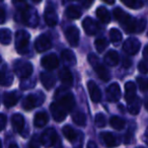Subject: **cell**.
Listing matches in <instances>:
<instances>
[{
	"label": "cell",
	"instance_id": "9f6ffc18",
	"mask_svg": "<svg viewBox=\"0 0 148 148\" xmlns=\"http://www.w3.org/2000/svg\"><path fill=\"white\" fill-rule=\"evenodd\" d=\"M136 148H145V147H142V146H139V147H136Z\"/></svg>",
	"mask_w": 148,
	"mask_h": 148
},
{
	"label": "cell",
	"instance_id": "f35d334b",
	"mask_svg": "<svg viewBox=\"0 0 148 148\" xmlns=\"http://www.w3.org/2000/svg\"><path fill=\"white\" fill-rule=\"evenodd\" d=\"M12 3L13 5L15 6V8L21 12V11L25 10L29 7V4L27 3L25 0H12Z\"/></svg>",
	"mask_w": 148,
	"mask_h": 148
},
{
	"label": "cell",
	"instance_id": "74e56055",
	"mask_svg": "<svg viewBox=\"0 0 148 148\" xmlns=\"http://www.w3.org/2000/svg\"><path fill=\"white\" fill-rule=\"evenodd\" d=\"M95 123L97 125V127L99 128H103L106 125H107V119H106L105 115L103 114H97L95 116Z\"/></svg>",
	"mask_w": 148,
	"mask_h": 148
},
{
	"label": "cell",
	"instance_id": "7a4b0ae2",
	"mask_svg": "<svg viewBox=\"0 0 148 148\" xmlns=\"http://www.w3.org/2000/svg\"><path fill=\"white\" fill-rule=\"evenodd\" d=\"M56 103H59L61 107L66 110V112H71L75 107V99L74 95L70 91L64 90L63 88H59L55 93Z\"/></svg>",
	"mask_w": 148,
	"mask_h": 148
},
{
	"label": "cell",
	"instance_id": "7c38bea8",
	"mask_svg": "<svg viewBox=\"0 0 148 148\" xmlns=\"http://www.w3.org/2000/svg\"><path fill=\"white\" fill-rule=\"evenodd\" d=\"M44 17H45V21L49 27H55L58 23V14L56 12L55 8L53 5L48 4L45 9V13H44Z\"/></svg>",
	"mask_w": 148,
	"mask_h": 148
},
{
	"label": "cell",
	"instance_id": "44dd1931",
	"mask_svg": "<svg viewBox=\"0 0 148 148\" xmlns=\"http://www.w3.org/2000/svg\"><path fill=\"white\" fill-rule=\"evenodd\" d=\"M59 78H60V80H61V82L67 87L71 86L72 83H73V76H72V73L67 67H64L60 70Z\"/></svg>",
	"mask_w": 148,
	"mask_h": 148
},
{
	"label": "cell",
	"instance_id": "7dc6e473",
	"mask_svg": "<svg viewBox=\"0 0 148 148\" xmlns=\"http://www.w3.org/2000/svg\"><path fill=\"white\" fill-rule=\"evenodd\" d=\"M143 57L148 61V45L146 46V47L144 48V50H143Z\"/></svg>",
	"mask_w": 148,
	"mask_h": 148
},
{
	"label": "cell",
	"instance_id": "f907efd6",
	"mask_svg": "<svg viewBox=\"0 0 148 148\" xmlns=\"http://www.w3.org/2000/svg\"><path fill=\"white\" fill-rule=\"evenodd\" d=\"M103 1H105L108 4H114V2H115V0H103Z\"/></svg>",
	"mask_w": 148,
	"mask_h": 148
},
{
	"label": "cell",
	"instance_id": "ba28073f",
	"mask_svg": "<svg viewBox=\"0 0 148 148\" xmlns=\"http://www.w3.org/2000/svg\"><path fill=\"white\" fill-rule=\"evenodd\" d=\"M40 140H41V144L44 145V147H53L56 144V142L58 141V134L55 130L50 128V129H47L46 131H44Z\"/></svg>",
	"mask_w": 148,
	"mask_h": 148
},
{
	"label": "cell",
	"instance_id": "d6a6232c",
	"mask_svg": "<svg viewBox=\"0 0 148 148\" xmlns=\"http://www.w3.org/2000/svg\"><path fill=\"white\" fill-rule=\"evenodd\" d=\"M125 121L120 117H112L110 120V125L115 130H123L125 128Z\"/></svg>",
	"mask_w": 148,
	"mask_h": 148
},
{
	"label": "cell",
	"instance_id": "4dcf8cb0",
	"mask_svg": "<svg viewBox=\"0 0 148 148\" xmlns=\"http://www.w3.org/2000/svg\"><path fill=\"white\" fill-rule=\"evenodd\" d=\"M13 76L12 74H10L7 71H0V85L1 86H9L12 84Z\"/></svg>",
	"mask_w": 148,
	"mask_h": 148
},
{
	"label": "cell",
	"instance_id": "11a10c76",
	"mask_svg": "<svg viewBox=\"0 0 148 148\" xmlns=\"http://www.w3.org/2000/svg\"><path fill=\"white\" fill-rule=\"evenodd\" d=\"M0 148H2V143H1V140H0Z\"/></svg>",
	"mask_w": 148,
	"mask_h": 148
},
{
	"label": "cell",
	"instance_id": "9a60e30c",
	"mask_svg": "<svg viewBox=\"0 0 148 148\" xmlns=\"http://www.w3.org/2000/svg\"><path fill=\"white\" fill-rule=\"evenodd\" d=\"M82 27L85 33L88 36H95L99 33V25L95 19L90 18V17H85L84 21H82Z\"/></svg>",
	"mask_w": 148,
	"mask_h": 148
},
{
	"label": "cell",
	"instance_id": "f1b7e54d",
	"mask_svg": "<svg viewBox=\"0 0 148 148\" xmlns=\"http://www.w3.org/2000/svg\"><path fill=\"white\" fill-rule=\"evenodd\" d=\"M66 15L69 17L70 19H78L82 15V11L78 6L75 5H70L66 9Z\"/></svg>",
	"mask_w": 148,
	"mask_h": 148
},
{
	"label": "cell",
	"instance_id": "ffe728a7",
	"mask_svg": "<svg viewBox=\"0 0 148 148\" xmlns=\"http://www.w3.org/2000/svg\"><path fill=\"white\" fill-rule=\"evenodd\" d=\"M40 78H41V82L43 84V86L48 90H50L52 87H54V85L56 83V77L52 73H49V72H43L41 74Z\"/></svg>",
	"mask_w": 148,
	"mask_h": 148
},
{
	"label": "cell",
	"instance_id": "8fae6325",
	"mask_svg": "<svg viewBox=\"0 0 148 148\" xmlns=\"http://www.w3.org/2000/svg\"><path fill=\"white\" fill-rule=\"evenodd\" d=\"M50 111L53 116V119L57 122H63L66 119V116H67V112L64 109L63 107L59 105L58 103H53L50 106Z\"/></svg>",
	"mask_w": 148,
	"mask_h": 148
},
{
	"label": "cell",
	"instance_id": "30bf717a",
	"mask_svg": "<svg viewBox=\"0 0 148 148\" xmlns=\"http://www.w3.org/2000/svg\"><path fill=\"white\" fill-rule=\"evenodd\" d=\"M101 139L103 141V145L108 148L117 147L121 143L120 138L115 136L113 133H110V132H103V133H101Z\"/></svg>",
	"mask_w": 148,
	"mask_h": 148
},
{
	"label": "cell",
	"instance_id": "9c48e42d",
	"mask_svg": "<svg viewBox=\"0 0 148 148\" xmlns=\"http://www.w3.org/2000/svg\"><path fill=\"white\" fill-rule=\"evenodd\" d=\"M141 48V43L136 38H129L123 44V50L129 55H136Z\"/></svg>",
	"mask_w": 148,
	"mask_h": 148
},
{
	"label": "cell",
	"instance_id": "7402d4cb",
	"mask_svg": "<svg viewBox=\"0 0 148 148\" xmlns=\"http://www.w3.org/2000/svg\"><path fill=\"white\" fill-rule=\"evenodd\" d=\"M136 84L133 81H128L125 84V99L127 101V103L129 101H133L137 95H136Z\"/></svg>",
	"mask_w": 148,
	"mask_h": 148
},
{
	"label": "cell",
	"instance_id": "d4e9b609",
	"mask_svg": "<svg viewBox=\"0 0 148 148\" xmlns=\"http://www.w3.org/2000/svg\"><path fill=\"white\" fill-rule=\"evenodd\" d=\"M103 60H105V63L107 64L108 66H110V67H115V66H117L118 63H119V60H120L119 54L116 51H114V50H112V51H109L106 54Z\"/></svg>",
	"mask_w": 148,
	"mask_h": 148
},
{
	"label": "cell",
	"instance_id": "8d00e7d4",
	"mask_svg": "<svg viewBox=\"0 0 148 148\" xmlns=\"http://www.w3.org/2000/svg\"><path fill=\"white\" fill-rule=\"evenodd\" d=\"M121 1L129 8L139 9L143 6V2L141 0H121Z\"/></svg>",
	"mask_w": 148,
	"mask_h": 148
},
{
	"label": "cell",
	"instance_id": "ac0fdd59",
	"mask_svg": "<svg viewBox=\"0 0 148 148\" xmlns=\"http://www.w3.org/2000/svg\"><path fill=\"white\" fill-rule=\"evenodd\" d=\"M121 97V88L118 83H112L107 89V99L109 101L116 103Z\"/></svg>",
	"mask_w": 148,
	"mask_h": 148
},
{
	"label": "cell",
	"instance_id": "5bb4252c",
	"mask_svg": "<svg viewBox=\"0 0 148 148\" xmlns=\"http://www.w3.org/2000/svg\"><path fill=\"white\" fill-rule=\"evenodd\" d=\"M51 47H52L51 40L46 35H41L40 37L37 38V40L35 42V49L39 53H43L45 51H48Z\"/></svg>",
	"mask_w": 148,
	"mask_h": 148
},
{
	"label": "cell",
	"instance_id": "c3c4849f",
	"mask_svg": "<svg viewBox=\"0 0 148 148\" xmlns=\"http://www.w3.org/2000/svg\"><path fill=\"white\" fill-rule=\"evenodd\" d=\"M130 65H131V61L128 58H125V60H124V67L128 68L130 67Z\"/></svg>",
	"mask_w": 148,
	"mask_h": 148
},
{
	"label": "cell",
	"instance_id": "8992f818",
	"mask_svg": "<svg viewBox=\"0 0 148 148\" xmlns=\"http://www.w3.org/2000/svg\"><path fill=\"white\" fill-rule=\"evenodd\" d=\"M45 101V95L42 92L32 93L25 97L23 101V108L25 111H31L35 108L41 106Z\"/></svg>",
	"mask_w": 148,
	"mask_h": 148
},
{
	"label": "cell",
	"instance_id": "b9f144b4",
	"mask_svg": "<svg viewBox=\"0 0 148 148\" xmlns=\"http://www.w3.org/2000/svg\"><path fill=\"white\" fill-rule=\"evenodd\" d=\"M137 81H138V83H139V86L141 87L142 90H143V91L147 90V89H148V80H147V79L140 78V77H138Z\"/></svg>",
	"mask_w": 148,
	"mask_h": 148
},
{
	"label": "cell",
	"instance_id": "ab89813d",
	"mask_svg": "<svg viewBox=\"0 0 148 148\" xmlns=\"http://www.w3.org/2000/svg\"><path fill=\"white\" fill-rule=\"evenodd\" d=\"M41 146V140L38 135H34L29 143V148H40Z\"/></svg>",
	"mask_w": 148,
	"mask_h": 148
},
{
	"label": "cell",
	"instance_id": "ee69618b",
	"mask_svg": "<svg viewBox=\"0 0 148 148\" xmlns=\"http://www.w3.org/2000/svg\"><path fill=\"white\" fill-rule=\"evenodd\" d=\"M6 21V14H5V11L2 7H0V25L5 23Z\"/></svg>",
	"mask_w": 148,
	"mask_h": 148
},
{
	"label": "cell",
	"instance_id": "f6af8a7d",
	"mask_svg": "<svg viewBox=\"0 0 148 148\" xmlns=\"http://www.w3.org/2000/svg\"><path fill=\"white\" fill-rule=\"evenodd\" d=\"M80 3L82 4V6H84L85 8H88L92 5L93 3V0H79Z\"/></svg>",
	"mask_w": 148,
	"mask_h": 148
},
{
	"label": "cell",
	"instance_id": "277c9868",
	"mask_svg": "<svg viewBox=\"0 0 148 148\" xmlns=\"http://www.w3.org/2000/svg\"><path fill=\"white\" fill-rule=\"evenodd\" d=\"M31 36L27 31H18L15 34V49L18 54H25L29 49Z\"/></svg>",
	"mask_w": 148,
	"mask_h": 148
},
{
	"label": "cell",
	"instance_id": "cb8c5ba5",
	"mask_svg": "<svg viewBox=\"0 0 148 148\" xmlns=\"http://www.w3.org/2000/svg\"><path fill=\"white\" fill-rule=\"evenodd\" d=\"M61 59L66 66H74L76 64V57L71 50H64L61 53Z\"/></svg>",
	"mask_w": 148,
	"mask_h": 148
},
{
	"label": "cell",
	"instance_id": "1f68e13d",
	"mask_svg": "<svg viewBox=\"0 0 148 148\" xmlns=\"http://www.w3.org/2000/svg\"><path fill=\"white\" fill-rule=\"evenodd\" d=\"M72 120H73V122L76 125L81 126V127L85 126V123H86V117H85V115L81 111H77L75 113H73Z\"/></svg>",
	"mask_w": 148,
	"mask_h": 148
},
{
	"label": "cell",
	"instance_id": "f546056e",
	"mask_svg": "<svg viewBox=\"0 0 148 148\" xmlns=\"http://www.w3.org/2000/svg\"><path fill=\"white\" fill-rule=\"evenodd\" d=\"M141 109V99L136 97L133 101L128 103V111L131 115H138Z\"/></svg>",
	"mask_w": 148,
	"mask_h": 148
},
{
	"label": "cell",
	"instance_id": "e575fe53",
	"mask_svg": "<svg viewBox=\"0 0 148 148\" xmlns=\"http://www.w3.org/2000/svg\"><path fill=\"white\" fill-rule=\"evenodd\" d=\"M110 39H111V42L114 44V45H118L120 42L123 40V36H122L121 32L117 29H112L110 31Z\"/></svg>",
	"mask_w": 148,
	"mask_h": 148
},
{
	"label": "cell",
	"instance_id": "603a6c76",
	"mask_svg": "<svg viewBox=\"0 0 148 148\" xmlns=\"http://www.w3.org/2000/svg\"><path fill=\"white\" fill-rule=\"evenodd\" d=\"M12 127L17 133H23V130L25 128V118L21 114H14L11 118Z\"/></svg>",
	"mask_w": 148,
	"mask_h": 148
},
{
	"label": "cell",
	"instance_id": "f5cc1de1",
	"mask_svg": "<svg viewBox=\"0 0 148 148\" xmlns=\"http://www.w3.org/2000/svg\"><path fill=\"white\" fill-rule=\"evenodd\" d=\"M144 105H145L146 110L148 111V99H145V103H144Z\"/></svg>",
	"mask_w": 148,
	"mask_h": 148
},
{
	"label": "cell",
	"instance_id": "681fc988",
	"mask_svg": "<svg viewBox=\"0 0 148 148\" xmlns=\"http://www.w3.org/2000/svg\"><path fill=\"white\" fill-rule=\"evenodd\" d=\"M143 140H144V142H145V143L148 145V128H147V130H146L145 133H144V135H143Z\"/></svg>",
	"mask_w": 148,
	"mask_h": 148
},
{
	"label": "cell",
	"instance_id": "6f0895ef",
	"mask_svg": "<svg viewBox=\"0 0 148 148\" xmlns=\"http://www.w3.org/2000/svg\"><path fill=\"white\" fill-rule=\"evenodd\" d=\"M1 1H3V0H0V2H1Z\"/></svg>",
	"mask_w": 148,
	"mask_h": 148
},
{
	"label": "cell",
	"instance_id": "83f0119b",
	"mask_svg": "<svg viewBox=\"0 0 148 148\" xmlns=\"http://www.w3.org/2000/svg\"><path fill=\"white\" fill-rule=\"evenodd\" d=\"M95 14H97V18L101 21L103 23H109L111 21V15H110V12L106 7L101 6L97 9L95 11Z\"/></svg>",
	"mask_w": 148,
	"mask_h": 148
},
{
	"label": "cell",
	"instance_id": "6da1fadb",
	"mask_svg": "<svg viewBox=\"0 0 148 148\" xmlns=\"http://www.w3.org/2000/svg\"><path fill=\"white\" fill-rule=\"evenodd\" d=\"M114 17L123 27L127 33H142L145 29L147 21L145 18H134L129 13L125 12L122 8L117 7L114 9Z\"/></svg>",
	"mask_w": 148,
	"mask_h": 148
},
{
	"label": "cell",
	"instance_id": "d6986e66",
	"mask_svg": "<svg viewBox=\"0 0 148 148\" xmlns=\"http://www.w3.org/2000/svg\"><path fill=\"white\" fill-rule=\"evenodd\" d=\"M19 99H21V93L18 91H11V92L4 93L3 103L6 108H11L18 103Z\"/></svg>",
	"mask_w": 148,
	"mask_h": 148
},
{
	"label": "cell",
	"instance_id": "5b68a950",
	"mask_svg": "<svg viewBox=\"0 0 148 148\" xmlns=\"http://www.w3.org/2000/svg\"><path fill=\"white\" fill-rule=\"evenodd\" d=\"M34 71L33 65L29 62L23 60H17L14 63V73L21 79H27L32 75Z\"/></svg>",
	"mask_w": 148,
	"mask_h": 148
},
{
	"label": "cell",
	"instance_id": "836d02e7",
	"mask_svg": "<svg viewBox=\"0 0 148 148\" xmlns=\"http://www.w3.org/2000/svg\"><path fill=\"white\" fill-rule=\"evenodd\" d=\"M11 32L7 29H0V43L2 45H8L11 42Z\"/></svg>",
	"mask_w": 148,
	"mask_h": 148
},
{
	"label": "cell",
	"instance_id": "2e32d148",
	"mask_svg": "<svg viewBox=\"0 0 148 148\" xmlns=\"http://www.w3.org/2000/svg\"><path fill=\"white\" fill-rule=\"evenodd\" d=\"M41 64L45 69L53 70L59 66V59L55 54H49L42 58Z\"/></svg>",
	"mask_w": 148,
	"mask_h": 148
},
{
	"label": "cell",
	"instance_id": "4316f807",
	"mask_svg": "<svg viewBox=\"0 0 148 148\" xmlns=\"http://www.w3.org/2000/svg\"><path fill=\"white\" fill-rule=\"evenodd\" d=\"M49 121V117L45 112H39L36 114L34 118V124L37 128H42L46 125Z\"/></svg>",
	"mask_w": 148,
	"mask_h": 148
},
{
	"label": "cell",
	"instance_id": "484cf974",
	"mask_svg": "<svg viewBox=\"0 0 148 148\" xmlns=\"http://www.w3.org/2000/svg\"><path fill=\"white\" fill-rule=\"evenodd\" d=\"M62 132H63V135L65 136V138L71 143H75V142L78 140V134L76 133V131L73 129L70 126H65L62 129Z\"/></svg>",
	"mask_w": 148,
	"mask_h": 148
},
{
	"label": "cell",
	"instance_id": "e0dca14e",
	"mask_svg": "<svg viewBox=\"0 0 148 148\" xmlns=\"http://www.w3.org/2000/svg\"><path fill=\"white\" fill-rule=\"evenodd\" d=\"M87 89H88L89 97H90L91 101H92L95 103H99L101 99V89H99V87L97 86V83L92 80L88 81V82H87Z\"/></svg>",
	"mask_w": 148,
	"mask_h": 148
},
{
	"label": "cell",
	"instance_id": "d590c367",
	"mask_svg": "<svg viewBox=\"0 0 148 148\" xmlns=\"http://www.w3.org/2000/svg\"><path fill=\"white\" fill-rule=\"evenodd\" d=\"M108 45H109V42H108L107 39L105 38H99L95 41V49L99 53H101L103 52L106 49H107Z\"/></svg>",
	"mask_w": 148,
	"mask_h": 148
},
{
	"label": "cell",
	"instance_id": "60d3db41",
	"mask_svg": "<svg viewBox=\"0 0 148 148\" xmlns=\"http://www.w3.org/2000/svg\"><path fill=\"white\" fill-rule=\"evenodd\" d=\"M138 70H139L141 73H148V61H141L138 65Z\"/></svg>",
	"mask_w": 148,
	"mask_h": 148
},
{
	"label": "cell",
	"instance_id": "4fadbf2b",
	"mask_svg": "<svg viewBox=\"0 0 148 148\" xmlns=\"http://www.w3.org/2000/svg\"><path fill=\"white\" fill-rule=\"evenodd\" d=\"M66 40L69 42L71 47H76L79 43V29L74 25L69 27L65 31Z\"/></svg>",
	"mask_w": 148,
	"mask_h": 148
},
{
	"label": "cell",
	"instance_id": "680465c9",
	"mask_svg": "<svg viewBox=\"0 0 148 148\" xmlns=\"http://www.w3.org/2000/svg\"><path fill=\"white\" fill-rule=\"evenodd\" d=\"M0 62H1V58H0Z\"/></svg>",
	"mask_w": 148,
	"mask_h": 148
},
{
	"label": "cell",
	"instance_id": "52a82bcc",
	"mask_svg": "<svg viewBox=\"0 0 148 148\" xmlns=\"http://www.w3.org/2000/svg\"><path fill=\"white\" fill-rule=\"evenodd\" d=\"M21 21L25 23L27 25L32 27H36L39 23V15L38 12L32 7H27V9L21 11Z\"/></svg>",
	"mask_w": 148,
	"mask_h": 148
},
{
	"label": "cell",
	"instance_id": "816d5d0a",
	"mask_svg": "<svg viewBox=\"0 0 148 148\" xmlns=\"http://www.w3.org/2000/svg\"><path fill=\"white\" fill-rule=\"evenodd\" d=\"M9 148H18V146H17L15 143H12V144H10V145H9Z\"/></svg>",
	"mask_w": 148,
	"mask_h": 148
},
{
	"label": "cell",
	"instance_id": "3957f363",
	"mask_svg": "<svg viewBox=\"0 0 148 148\" xmlns=\"http://www.w3.org/2000/svg\"><path fill=\"white\" fill-rule=\"evenodd\" d=\"M88 60L89 64L93 67L95 71L97 72V76L103 81H109L110 78H111V75H110L109 70L106 68V66H103L101 62L99 61V58L95 55V54H89L88 55Z\"/></svg>",
	"mask_w": 148,
	"mask_h": 148
},
{
	"label": "cell",
	"instance_id": "db71d44e",
	"mask_svg": "<svg viewBox=\"0 0 148 148\" xmlns=\"http://www.w3.org/2000/svg\"><path fill=\"white\" fill-rule=\"evenodd\" d=\"M33 1H34L35 3H40V2L42 1V0H33Z\"/></svg>",
	"mask_w": 148,
	"mask_h": 148
},
{
	"label": "cell",
	"instance_id": "bcb514c9",
	"mask_svg": "<svg viewBox=\"0 0 148 148\" xmlns=\"http://www.w3.org/2000/svg\"><path fill=\"white\" fill-rule=\"evenodd\" d=\"M86 148H99V146L97 145V143L93 141H89L86 145Z\"/></svg>",
	"mask_w": 148,
	"mask_h": 148
},
{
	"label": "cell",
	"instance_id": "7bdbcfd3",
	"mask_svg": "<svg viewBox=\"0 0 148 148\" xmlns=\"http://www.w3.org/2000/svg\"><path fill=\"white\" fill-rule=\"evenodd\" d=\"M6 117H5L3 114H0V131H2L3 129L5 128V126H6Z\"/></svg>",
	"mask_w": 148,
	"mask_h": 148
}]
</instances>
